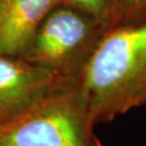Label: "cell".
<instances>
[{
  "label": "cell",
  "mask_w": 146,
  "mask_h": 146,
  "mask_svg": "<svg viewBox=\"0 0 146 146\" xmlns=\"http://www.w3.org/2000/svg\"><path fill=\"white\" fill-rule=\"evenodd\" d=\"M64 81L21 55L0 53V122L28 110L58 89Z\"/></svg>",
  "instance_id": "4"
},
{
  "label": "cell",
  "mask_w": 146,
  "mask_h": 146,
  "mask_svg": "<svg viewBox=\"0 0 146 146\" xmlns=\"http://www.w3.org/2000/svg\"><path fill=\"white\" fill-rule=\"evenodd\" d=\"M146 23V0H117L116 25Z\"/></svg>",
  "instance_id": "7"
},
{
  "label": "cell",
  "mask_w": 146,
  "mask_h": 146,
  "mask_svg": "<svg viewBox=\"0 0 146 146\" xmlns=\"http://www.w3.org/2000/svg\"><path fill=\"white\" fill-rule=\"evenodd\" d=\"M56 3L82 12L106 29L116 25L117 0H56Z\"/></svg>",
  "instance_id": "6"
},
{
  "label": "cell",
  "mask_w": 146,
  "mask_h": 146,
  "mask_svg": "<svg viewBox=\"0 0 146 146\" xmlns=\"http://www.w3.org/2000/svg\"><path fill=\"white\" fill-rule=\"evenodd\" d=\"M105 31L87 14L58 5L37 27L21 56L64 81L78 84Z\"/></svg>",
  "instance_id": "3"
},
{
  "label": "cell",
  "mask_w": 146,
  "mask_h": 146,
  "mask_svg": "<svg viewBox=\"0 0 146 146\" xmlns=\"http://www.w3.org/2000/svg\"><path fill=\"white\" fill-rule=\"evenodd\" d=\"M78 84H67L0 122V146H103Z\"/></svg>",
  "instance_id": "2"
},
{
  "label": "cell",
  "mask_w": 146,
  "mask_h": 146,
  "mask_svg": "<svg viewBox=\"0 0 146 146\" xmlns=\"http://www.w3.org/2000/svg\"><path fill=\"white\" fill-rule=\"evenodd\" d=\"M78 86L95 125L146 105V23L105 31Z\"/></svg>",
  "instance_id": "1"
},
{
  "label": "cell",
  "mask_w": 146,
  "mask_h": 146,
  "mask_svg": "<svg viewBox=\"0 0 146 146\" xmlns=\"http://www.w3.org/2000/svg\"><path fill=\"white\" fill-rule=\"evenodd\" d=\"M56 0H0V53L22 55Z\"/></svg>",
  "instance_id": "5"
}]
</instances>
